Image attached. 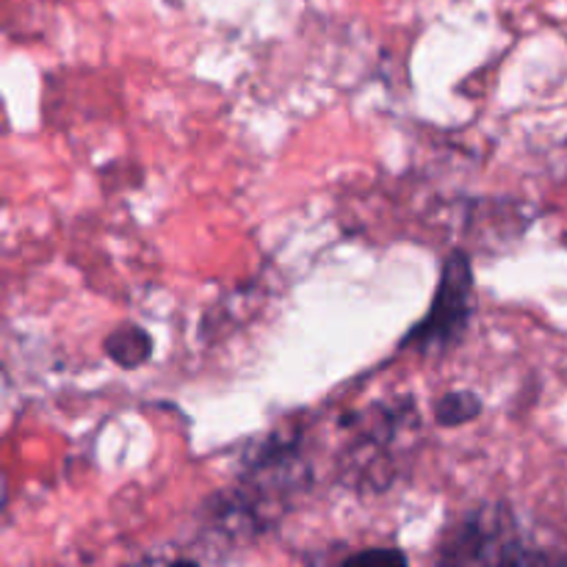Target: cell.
<instances>
[{"mask_svg": "<svg viewBox=\"0 0 567 567\" xmlns=\"http://www.w3.org/2000/svg\"><path fill=\"white\" fill-rule=\"evenodd\" d=\"M443 563L457 565H493V563H535L548 559L543 554L526 551L520 546L518 526L513 513L502 504L480 507L463 518V524L446 537L441 548Z\"/></svg>", "mask_w": 567, "mask_h": 567, "instance_id": "obj_3", "label": "cell"}, {"mask_svg": "<svg viewBox=\"0 0 567 567\" xmlns=\"http://www.w3.org/2000/svg\"><path fill=\"white\" fill-rule=\"evenodd\" d=\"M347 563H393V565H399V563H408V557H404L399 548H371V551L352 554Z\"/></svg>", "mask_w": 567, "mask_h": 567, "instance_id": "obj_6", "label": "cell"}, {"mask_svg": "<svg viewBox=\"0 0 567 567\" xmlns=\"http://www.w3.org/2000/svg\"><path fill=\"white\" fill-rule=\"evenodd\" d=\"M474 313V266L463 252H452L441 269V282L424 319L404 336L402 349L421 354L449 352L463 341Z\"/></svg>", "mask_w": 567, "mask_h": 567, "instance_id": "obj_2", "label": "cell"}, {"mask_svg": "<svg viewBox=\"0 0 567 567\" xmlns=\"http://www.w3.org/2000/svg\"><path fill=\"white\" fill-rule=\"evenodd\" d=\"M105 354L114 360L120 369H142L153 360V338L138 324H120L109 338H105Z\"/></svg>", "mask_w": 567, "mask_h": 567, "instance_id": "obj_4", "label": "cell"}, {"mask_svg": "<svg viewBox=\"0 0 567 567\" xmlns=\"http://www.w3.org/2000/svg\"><path fill=\"white\" fill-rule=\"evenodd\" d=\"M482 408L485 404L474 391H449L435 402V421L452 430V426H463L468 421L480 419Z\"/></svg>", "mask_w": 567, "mask_h": 567, "instance_id": "obj_5", "label": "cell"}, {"mask_svg": "<svg viewBox=\"0 0 567 567\" xmlns=\"http://www.w3.org/2000/svg\"><path fill=\"white\" fill-rule=\"evenodd\" d=\"M310 480V468L291 441L271 435L258 454L247 460L238 487L214 504V529L225 537L258 535L271 515L282 513L288 498L297 496Z\"/></svg>", "mask_w": 567, "mask_h": 567, "instance_id": "obj_1", "label": "cell"}]
</instances>
